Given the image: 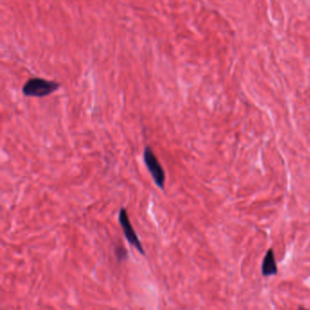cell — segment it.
I'll return each instance as SVG.
<instances>
[{"label": "cell", "instance_id": "1", "mask_svg": "<svg viewBox=\"0 0 310 310\" xmlns=\"http://www.w3.org/2000/svg\"><path fill=\"white\" fill-rule=\"evenodd\" d=\"M60 87V84L55 80H47L41 78L29 79L22 87L26 97L44 98L53 94Z\"/></svg>", "mask_w": 310, "mask_h": 310}, {"label": "cell", "instance_id": "2", "mask_svg": "<svg viewBox=\"0 0 310 310\" xmlns=\"http://www.w3.org/2000/svg\"><path fill=\"white\" fill-rule=\"evenodd\" d=\"M143 159L145 162L146 166L153 178L154 183L160 189L165 188V170L162 168L160 162L153 152L152 149L146 146L143 152Z\"/></svg>", "mask_w": 310, "mask_h": 310}, {"label": "cell", "instance_id": "3", "mask_svg": "<svg viewBox=\"0 0 310 310\" xmlns=\"http://www.w3.org/2000/svg\"><path fill=\"white\" fill-rule=\"evenodd\" d=\"M118 222H120V227L123 230L125 237L128 241V244L131 245L132 247L136 248L141 255H145L144 247L141 243L140 240L135 231V229L133 228L131 221L128 217V211L125 207L120 208V213H118Z\"/></svg>", "mask_w": 310, "mask_h": 310}, {"label": "cell", "instance_id": "4", "mask_svg": "<svg viewBox=\"0 0 310 310\" xmlns=\"http://www.w3.org/2000/svg\"><path fill=\"white\" fill-rule=\"evenodd\" d=\"M277 273V262L273 249L269 248L262 263V275L264 277H271Z\"/></svg>", "mask_w": 310, "mask_h": 310}, {"label": "cell", "instance_id": "5", "mask_svg": "<svg viewBox=\"0 0 310 310\" xmlns=\"http://www.w3.org/2000/svg\"><path fill=\"white\" fill-rule=\"evenodd\" d=\"M115 254H116V259L120 262L126 260L128 257V251L122 246H116V248H115Z\"/></svg>", "mask_w": 310, "mask_h": 310}, {"label": "cell", "instance_id": "6", "mask_svg": "<svg viewBox=\"0 0 310 310\" xmlns=\"http://www.w3.org/2000/svg\"><path fill=\"white\" fill-rule=\"evenodd\" d=\"M298 310H306V308H305V307H303V306H299V307H298Z\"/></svg>", "mask_w": 310, "mask_h": 310}]
</instances>
